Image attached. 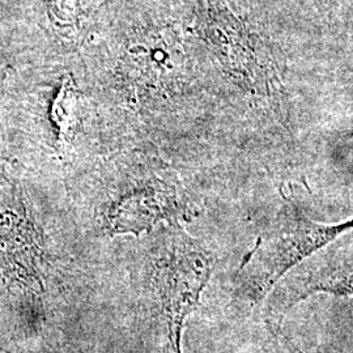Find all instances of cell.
Instances as JSON below:
<instances>
[{"mask_svg": "<svg viewBox=\"0 0 353 353\" xmlns=\"http://www.w3.org/2000/svg\"><path fill=\"white\" fill-rule=\"evenodd\" d=\"M316 294L353 299V230L290 270L265 299L262 316L279 326L294 306Z\"/></svg>", "mask_w": 353, "mask_h": 353, "instance_id": "cell-3", "label": "cell"}, {"mask_svg": "<svg viewBox=\"0 0 353 353\" xmlns=\"http://www.w3.org/2000/svg\"><path fill=\"white\" fill-rule=\"evenodd\" d=\"M76 114V94L72 84L65 81L59 90L51 110L52 121L58 130L59 139L64 140L74 126Z\"/></svg>", "mask_w": 353, "mask_h": 353, "instance_id": "cell-5", "label": "cell"}, {"mask_svg": "<svg viewBox=\"0 0 353 353\" xmlns=\"http://www.w3.org/2000/svg\"><path fill=\"white\" fill-rule=\"evenodd\" d=\"M237 353H288L279 338V327L261 316L252 322V330Z\"/></svg>", "mask_w": 353, "mask_h": 353, "instance_id": "cell-4", "label": "cell"}, {"mask_svg": "<svg viewBox=\"0 0 353 353\" xmlns=\"http://www.w3.org/2000/svg\"><path fill=\"white\" fill-rule=\"evenodd\" d=\"M161 229L151 255L152 290L164 316L173 353H183L182 332L211 280L214 256L182 224Z\"/></svg>", "mask_w": 353, "mask_h": 353, "instance_id": "cell-1", "label": "cell"}, {"mask_svg": "<svg viewBox=\"0 0 353 353\" xmlns=\"http://www.w3.org/2000/svg\"><path fill=\"white\" fill-rule=\"evenodd\" d=\"M198 214V205L172 178L152 176L115 188L101 214L110 236H139L153 229L182 224Z\"/></svg>", "mask_w": 353, "mask_h": 353, "instance_id": "cell-2", "label": "cell"}]
</instances>
